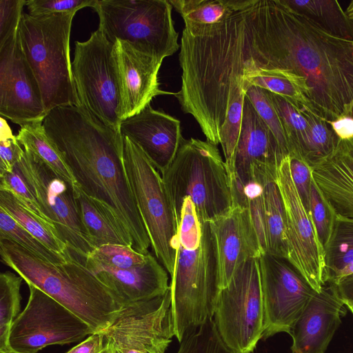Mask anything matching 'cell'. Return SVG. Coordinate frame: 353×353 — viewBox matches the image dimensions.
<instances>
[{"label":"cell","mask_w":353,"mask_h":353,"mask_svg":"<svg viewBox=\"0 0 353 353\" xmlns=\"http://www.w3.org/2000/svg\"><path fill=\"white\" fill-rule=\"evenodd\" d=\"M348 19L353 24V1H352L345 11Z\"/></svg>","instance_id":"f5cc1de1"},{"label":"cell","mask_w":353,"mask_h":353,"mask_svg":"<svg viewBox=\"0 0 353 353\" xmlns=\"http://www.w3.org/2000/svg\"><path fill=\"white\" fill-rule=\"evenodd\" d=\"M0 114L21 127L43 123L47 114L39 84L24 55L18 31L0 47Z\"/></svg>","instance_id":"e0dca14e"},{"label":"cell","mask_w":353,"mask_h":353,"mask_svg":"<svg viewBox=\"0 0 353 353\" xmlns=\"http://www.w3.org/2000/svg\"><path fill=\"white\" fill-rule=\"evenodd\" d=\"M23 280L9 271L0 274V353L12 352L9 336L12 325L20 314Z\"/></svg>","instance_id":"d6a6232c"},{"label":"cell","mask_w":353,"mask_h":353,"mask_svg":"<svg viewBox=\"0 0 353 353\" xmlns=\"http://www.w3.org/2000/svg\"><path fill=\"white\" fill-rule=\"evenodd\" d=\"M3 239L13 241L39 258L54 263L65 262L74 256L66 257L50 250L0 207V240Z\"/></svg>","instance_id":"d590c367"},{"label":"cell","mask_w":353,"mask_h":353,"mask_svg":"<svg viewBox=\"0 0 353 353\" xmlns=\"http://www.w3.org/2000/svg\"><path fill=\"white\" fill-rule=\"evenodd\" d=\"M330 124L340 139H348L353 137V119L342 117Z\"/></svg>","instance_id":"f907efd6"},{"label":"cell","mask_w":353,"mask_h":353,"mask_svg":"<svg viewBox=\"0 0 353 353\" xmlns=\"http://www.w3.org/2000/svg\"><path fill=\"white\" fill-rule=\"evenodd\" d=\"M250 85L263 88L298 106H306L310 109L309 92L305 82L288 71L256 69L243 77V91Z\"/></svg>","instance_id":"f546056e"},{"label":"cell","mask_w":353,"mask_h":353,"mask_svg":"<svg viewBox=\"0 0 353 353\" xmlns=\"http://www.w3.org/2000/svg\"><path fill=\"white\" fill-rule=\"evenodd\" d=\"M28 285V303L10 330L9 345L12 352L37 353L48 345L83 341L94 334L65 307L39 288Z\"/></svg>","instance_id":"4fadbf2b"},{"label":"cell","mask_w":353,"mask_h":353,"mask_svg":"<svg viewBox=\"0 0 353 353\" xmlns=\"http://www.w3.org/2000/svg\"><path fill=\"white\" fill-rule=\"evenodd\" d=\"M353 261V221L337 215V223L327 246L325 248V285L335 274Z\"/></svg>","instance_id":"836d02e7"},{"label":"cell","mask_w":353,"mask_h":353,"mask_svg":"<svg viewBox=\"0 0 353 353\" xmlns=\"http://www.w3.org/2000/svg\"><path fill=\"white\" fill-rule=\"evenodd\" d=\"M114 48L98 28L86 41H75L71 66L79 106L120 131L121 92Z\"/></svg>","instance_id":"30bf717a"},{"label":"cell","mask_w":353,"mask_h":353,"mask_svg":"<svg viewBox=\"0 0 353 353\" xmlns=\"http://www.w3.org/2000/svg\"><path fill=\"white\" fill-rule=\"evenodd\" d=\"M0 207L50 250L70 257L73 254L46 221L29 211L10 192L0 190Z\"/></svg>","instance_id":"f1b7e54d"},{"label":"cell","mask_w":353,"mask_h":353,"mask_svg":"<svg viewBox=\"0 0 353 353\" xmlns=\"http://www.w3.org/2000/svg\"><path fill=\"white\" fill-rule=\"evenodd\" d=\"M129 183L159 262L172 275L179 244L178 225L161 174L141 149L123 137Z\"/></svg>","instance_id":"9c48e42d"},{"label":"cell","mask_w":353,"mask_h":353,"mask_svg":"<svg viewBox=\"0 0 353 353\" xmlns=\"http://www.w3.org/2000/svg\"><path fill=\"white\" fill-rule=\"evenodd\" d=\"M26 0H0V47L17 33Z\"/></svg>","instance_id":"f6af8a7d"},{"label":"cell","mask_w":353,"mask_h":353,"mask_svg":"<svg viewBox=\"0 0 353 353\" xmlns=\"http://www.w3.org/2000/svg\"><path fill=\"white\" fill-rule=\"evenodd\" d=\"M244 92L274 136L284 157L289 156V145L285 132L268 91L255 85H250L245 89Z\"/></svg>","instance_id":"8d00e7d4"},{"label":"cell","mask_w":353,"mask_h":353,"mask_svg":"<svg viewBox=\"0 0 353 353\" xmlns=\"http://www.w3.org/2000/svg\"><path fill=\"white\" fill-rule=\"evenodd\" d=\"M345 305H346L347 309H348L353 315V303H346Z\"/></svg>","instance_id":"9f6ffc18"},{"label":"cell","mask_w":353,"mask_h":353,"mask_svg":"<svg viewBox=\"0 0 353 353\" xmlns=\"http://www.w3.org/2000/svg\"><path fill=\"white\" fill-rule=\"evenodd\" d=\"M113 346V345H112ZM113 353H121L120 352H119L117 350H116L114 347L113 349Z\"/></svg>","instance_id":"6f0895ef"},{"label":"cell","mask_w":353,"mask_h":353,"mask_svg":"<svg viewBox=\"0 0 353 353\" xmlns=\"http://www.w3.org/2000/svg\"><path fill=\"white\" fill-rule=\"evenodd\" d=\"M202 226L194 203L190 198L185 199L178 226L179 244L188 250L197 248L201 242Z\"/></svg>","instance_id":"7bdbcfd3"},{"label":"cell","mask_w":353,"mask_h":353,"mask_svg":"<svg viewBox=\"0 0 353 353\" xmlns=\"http://www.w3.org/2000/svg\"><path fill=\"white\" fill-rule=\"evenodd\" d=\"M75 14L23 13L18 28L21 48L39 84L47 114L59 106H79L70 57Z\"/></svg>","instance_id":"8992f818"},{"label":"cell","mask_w":353,"mask_h":353,"mask_svg":"<svg viewBox=\"0 0 353 353\" xmlns=\"http://www.w3.org/2000/svg\"><path fill=\"white\" fill-rule=\"evenodd\" d=\"M285 157L274 136L245 95L240 136L229 174L243 177L256 165L276 172Z\"/></svg>","instance_id":"603a6c76"},{"label":"cell","mask_w":353,"mask_h":353,"mask_svg":"<svg viewBox=\"0 0 353 353\" xmlns=\"http://www.w3.org/2000/svg\"><path fill=\"white\" fill-rule=\"evenodd\" d=\"M213 236L219 289L225 288L243 263L263 253L248 211L233 205L226 214L210 222Z\"/></svg>","instance_id":"ac0fdd59"},{"label":"cell","mask_w":353,"mask_h":353,"mask_svg":"<svg viewBox=\"0 0 353 353\" xmlns=\"http://www.w3.org/2000/svg\"><path fill=\"white\" fill-rule=\"evenodd\" d=\"M177 353H234L224 343L213 319L188 333Z\"/></svg>","instance_id":"74e56055"},{"label":"cell","mask_w":353,"mask_h":353,"mask_svg":"<svg viewBox=\"0 0 353 353\" xmlns=\"http://www.w3.org/2000/svg\"><path fill=\"white\" fill-rule=\"evenodd\" d=\"M264 196L265 252L288 260V245L285 208L276 179H270L265 183Z\"/></svg>","instance_id":"83f0119b"},{"label":"cell","mask_w":353,"mask_h":353,"mask_svg":"<svg viewBox=\"0 0 353 353\" xmlns=\"http://www.w3.org/2000/svg\"><path fill=\"white\" fill-rule=\"evenodd\" d=\"M310 213L324 250L334 234L337 214L323 196L313 178L310 196Z\"/></svg>","instance_id":"ab89813d"},{"label":"cell","mask_w":353,"mask_h":353,"mask_svg":"<svg viewBox=\"0 0 353 353\" xmlns=\"http://www.w3.org/2000/svg\"><path fill=\"white\" fill-rule=\"evenodd\" d=\"M245 10L194 32L183 29L179 63L181 90L174 92L207 141L217 145L232 99L243 91L249 55Z\"/></svg>","instance_id":"3957f363"},{"label":"cell","mask_w":353,"mask_h":353,"mask_svg":"<svg viewBox=\"0 0 353 353\" xmlns=\"http://www.w3.org/2000/svg\"><path fill=\"white\" fill-rule=\"evenodd\" d=\"M301 110L309 125L305 160L310 165L330 154L336 148L340 139L334 131L330 121L321 119L306 106L301 107Z\"/></svg>","instance_id":"e575fe53"},{"label":"cell","mask_w":353,"mask_h":353,"mask_svg":"<svg viewBox=\"0 0 353 353\" xmlns=\"http://www.w3.org/2000/svg\"><path fill=\"white\" fill-rule=\"evenodd\" d=\"M285 213L288 245V260L316 292L325 285V250L293 182L290 157L281 161L276 172Z\"/></svg>","instance_id":"2e32d148"},{"label":"cell","mask_w":353,"mask_h":353,"mask_svg":"<svg viewBox=\"0 0 353 353\" xmlns=\"http://www.w3.org/2000/svg\"><path fill=\"white\" fill-rule=\"evenodd\" d=\"M285 6L308 18L327 32L353 41V24L335 0H281Z\"/></svg>","instance_id":"4316f807"},{"label":"cell","mask_w":353,"mask_h":353,"mask_svg":"<svg viewBox=\"0 0 353 353\" xmlns=\"http://www.w3.org/2000/svg\"><path fill=\"white\" fill-rule=\"evenodd\" d=\"M349 219V218H348ZM350 220H351L352 221H353V219H349Z\"/></svg>","instance_id":"91938a15"},{"label":"cell","mask_w":353,"mask_h":353,"mask_svg":"<svg viewBox=\"0 0 353 353\" xmlns=\"http://www.w3.org/2000/svg\"><path fill=\"white\" fill-rule=\"evenodd\" d=\"M149 253L141 254L130 245L106 244L96 248L86 259L104 266L129 269L143 264Z\"/></svg>","instance_id":"60d3db41"},{"label":"cell","mask_w":353,"mask_h":353,"mask_svg":"<svg viewBox=\"0 0 353 353\" xmlns=\"http://www.w3.org/2000/svg\"><path fill=\"white\" fill-rule=\"evenodd\" d=\"M114 56L121 92L122 121L141 111L153 98L174 93L160 89L162 60L147 54L127 41L114 42Z\"/></svg>","instance_id":"d6986e66"},{"label":"cell","mask_w":353,"mask_h":353,"mask_svg":"<svg viewBox=\"0 0 353 353\" xmlns=\"http://www.w3.org/2000/svg\"><path fill=\"white\" fill-rule=\"evenodd\" d=\"M179 226L183 203L190 198L203 223L233 207L230 174L217 145L199 139H184L161 174Z\"/></svg>","instance_id":"5b68a950"},{"label":"cell","mask_w":353,"mask_h":353,"mask_svg":"<svg viewBox=\"0 0 353 353\" xmlns=\"http://www.w3.org/2000/svg\"><path fill=\"white\" fill-rule=\"evenodd\" d=\"M256 0H169L181 15L184 29L194 32L222 22L253 6Z\"/></svg>","instance_id":"484cf974"},{"label":"cell","mask_w":353,"mask_h":353,"mask_svg":"<svg viewBox=\"0 0 353 353\" xmlns=\"http://www.w3.org/2000/svg\"><path fill=\"white\" fill-rule=\"evenodd\" d=\"M310 166L315 183L337 215L353 219V137L340 139L330 154Z\"/></svg>","instance_id":"cb8c5ba5"},{"label":"cell","mask_w":353,"mask_h":353,"mask_svg":"<svg viewBox=\"0 0 353 353\" xmlns=\"http://www.w3.org/2000/svg\"><path fill=\"white\" fill-rule=\"evenodd\" d=\"M353 274V261L347 264L342 269H341L334 276L333 279L330 283L334 284L340 281L341 279Z\"/></svg>","instance_id":"816d5d0a"},{"label":"cell","mask_w":353,"mask_h":353,"mask_svg":"<svg viewBox=\"0 0 353 353\" xmlns=\"http://www.w3.org/2000/svg\"><path fill=\"white\" fill-rule=\"evenodd\" d=\"M245 93L239 92L230 102L220 134L225 162L229 173L232 170L233 160L241 128Z\"/></svg>","instance_id":"f35d334b"},{"label":"cell","mask_w":353,"mask_h":353,"mask_svg":"<svg viewBox=\"0 0 353 353\" xmlns=\"http://www.w3.org/2000/svg\"><path fill=\"white\" fill-rule=\"evenodd\" d=\"M174 336L183 337L213 319L219 292L217 263L210 222L203 223L199 245L178 244L170 284Z\"/></svg>","instance_id":"52a82bcc"},{"label":"cell","mask_w":353,"mask_h":353,"mask_svg":"<svg viewBox=\"0 0 353 353\" xmlns=\"http://www.w3.org/2000/svg\"><path fill=\"white\" fill-rule=\"evenodd\" d=\"M17 165L46 221L73 255L85 263L94 248L78 213L74 187L26 150Z\"/></svg>","instance_id":"7c38bea8"},{"label":"cell","mask_w":353,"mask_h":353,"mask_svg":"<svg viewBox=\"0 0 353 353\" xmlns=\"http://www.w3.org/2000/svg\"><path fill=\"white\" fill-rule=\"evenodd\" d=\"M0 190L12 193L26 208L46 221L17 164L12 172L0 174Z\"/></svg>","instance_id":"b9f144b4"},{"label":"cell","mask_w":353,"mask_h":353,"mask_svg":"<svg viewBox=\"0 0 353 353\" xmlns=\"http://www.w3.org/2000/svg\"><path fill=\"white\" fill-rule=\"evenodd\" d=\"M43 125L80 188L115 214L134 250L148 254L150 240L125 172L121 132L74 105L53 108Z\"/></svg>","instance_id":"7a4b0ae2"},{"label":"cell","mask_w":353,"mask_h":353,"mask_svg":"<svg viewBox=\"0 0 353 353\" xmlns=\"http://www.w3.org/2000/svg\"><path fill=\"white\" fill-rule=\"evenodd\" d=\"M259 261L264 305L263 339L289 334L316 292L286 259L265 252Z\"/></svg>","instance_id":"9a60e30c"},{"label":"cell","mask_w":353,"mask_h":353,"mask_svg":"<svg viewBox=\"0 0 353 353\" xmlns=\"http://www.w3.org/2000/svg\"><path fill=\"white\" fill-rule=\"evenodd\" d=\"M113 346L110 343H106L103 350L99 353H113Z\"/></svg>","instance_id":"db71d44e"},{"label":"cell","mask_w":353,"mask_h":353,"mask_svg":"<svg viewBox=\"0 0 353 353\" xmlns=\"http://www.w3.org/2000/svg\"><path fill=\"white\" fill-rule=\"evenodd\" d=\"M268 94L283 125L289 156H298L305 160L309 125L301 107L280 95L269 91Z\"/></svg>","instance_id":"1f68e13d"},{"label":"cell","mask_w":353,"mask_h":353,"mask_svg":"<svg viewBox=\"0 0 353 353\" xmlns=\"http://www.w3.org/2000/svg\"><path fill=\"white\" fill-rule=\"evenodd\" d=\"M170 289L153 299L123 306L102 333L121 353H165L174 336Z\"/></svg>","instance_id":"5bb4252c"},{"label":"cell","mask_w":353,"mask_h":353,"mask_svg":"<svg viewBox=\"0 0 353 353\" xmlns=\"http://www.w3.org/2000/svg\"><path fill=\"white\" fill-rule=\"evenodd\" d=\"M8 353H17V352H8Z\"/></svg>","instance_id":"680465c9"},{"label":"cell","mask_w":353,"mask_h":353,"mask_svg":"<svg viewBox=\"0 0 353 353\" xmlns=\"http://www.w3.org/2000/svg\"><path fill=\"white\" fill-rule=\"evenodd\" d=\"M2 262L26 281L56 300L103 332L123 307L116 295L88 268L72 256L60 263L45 261L9 240H0Z\"/></svg>","instance_id":"277c9868"},{"label":"cell","mask_w":353,"mask_h":353,"mask_svg":"<svg viewBox=\"0 0 353 353\" xmlns=\"http://www.w3.org/2000/svg\"><path fill=\"white\" fill-rule=\"evenodd\" d=\"M254 70L288 71L305 82L310 109L323 119L345 117L353 99V41L335 37L281 0L246 10Z\"/></svg>","instance_id":"6da1fadb"},{"label":"cell","mask_w":353,"mask_h":353,"mask_svg":"<svg viewBox=\"0 0 353 353\" xmlns=\"http://www.w3.org/2000/svg\"><path fill=\"white\" fill-rule=\"evenodd\" d=\"M331 285L345 304L353 303V274L344 277Z\"/></svg>","instance_id":"681fc988"},{"label":"cell","mask_w":353,"mask_h":353,"mask_svg":"<svg viewBox=\"0 0 353 353\" xmlns=\"http://www.w3.org/2000/svg\"><path fill=\"white\" fill-rule=\"evenodd\" d=\"M120 131L143 152L161 174L170 165L184 141L181 122L150 104L123 120Z\"/></svg>","instance_id":"ffe728a7"},{"label":"cell","mask_w":353,"mask_h":353,"mask_svg":"<svg viewBox=\"0 0 353 353\" xmlns=\"http://www.w3.org/2000/svg\"><path fill=\"white\" fill-rule=\"evenodd\" d=\"M291 176L300 199L310 212V196L312 182V170L309 163L301 157L289 156Z\"/></svg>","instance_id":"7dc6e473"},{"label":"cell","mask_w":353,"mask_h":353,"mask_svg":"<svg viewBox=\"0 0 353 353\" xmlns=\"http://www.w3.org/2000/svg\"><path fill=\"white\" fill-rule=\"evenodd\" d=\"M97 1L98 0H28L26 6L30 14L41 15L77 12L86 7L94 8Z\"/></svg>","instance_id":"bcb514c9"},{"label":"cell","mask_w":353,"mask_h":353,"mask_svg":"<svg viewBox=\"0 0 353 353\" xmlns=\"http://www.w3.org/2000/svg\"><path fill=\"white\" fill-rule=\"evenodd\" d=\"M21 145L6 121L1 117L0 174L12 172L24 153Z\"/></svg>","instance_id":"ee69618b"},{"label":"cell","mask_w":353,"mask_h":353,"mask_svg":"<svg viewBox=\"0 0 353 353\" xmlns=\"http://www.w3.org/2000/svg\"><path fill=\"white\" fill-rule=\"evenodd\" d=\"M74 192L81 221L94 249L106 244L132 247L129 233L107 206L88 196L78 185Z\"/></svg>","instance_id":"d4e9b609"},{"label":"cell","mask_w":353,"mask_h":353,"mask_svg":"<svg viewBox=\"0 0 353 353\" xmlns=\"http://www.w3.org/2000/svg\"><path fill=\"white\" fill-rule=\"evenodd\" d=\"M85 265L123 306L161 296L170 289L167 270L150 253L143 264L129 269L101 265L89 259Z\"/></svg>","instance_id":"7402d4cb"},{"label":"cell","mask_w":353,"mask_h":353,"mask_svg":"<svg viewBox=\"0 0 353 353\" xmlns=\"http://www.w3.org/2000/svg\"><path fill=\"white\" fill-rule=\"evenodd\" d=\"M346 308L333 287L325 284L309 301L289 333L292 353H325Z\"/></svg>","instance_id":"44dd1931"},{"label":"cell","mask_w":353,"mask_h":353,"mask_svg":"<svg viewBox=\"0 0 353 353\" xmlns=\"http://www.w3.org/2000/svg\"><path fill=\"white\" fill-rule=\"evenodd\" d=\"M16 137L24 150L39 157L72 185H77L68 166L48 139L43 123H34L21 126Z\"/></svg>","instance_id":"4dcf8cb0"},{"label":"cell","mask_w":353,"mask_h":353,"mask_svg":"<svg viewBox=\"0 0 353 353\" xmlns=\"http://www.w3.org/2000/svg\"><path fill=\"white\" fill-rule=\"evenodd\" d=\"M105 336L102 332H97L88 336L77 345L66 353H99L104 348Z\"/></svg>","instance_id":"c3c4849f"},{"label":"cell","mask_w":353,"mask_h":353,"mask_svg":"<svg viewBox=\"0 0 353 353\" xmlns=\"http://www.w3.org/2000/svg\"><path fill=\"white\" fill-rule=\"evenodd\" d=\"M93 9L99 18L98 28L113 43L127 41L162 61L180 48L169 1L98 0Z\"/></svg>","instance_id":"ba28073f"},{"label":"cell","mask_w":353,"mask_h":353,"mask_svg":"<svg viewBox=\"0 0 353 353\" xmlns=\"http://www.w3.org/2000/svg\"><path fill=\"white\" fill-rule=\"evenodd\" d=\"M345 117H348L353 119V99L349 106V108H348Z\"/></svg>","instance_id":"11a10c76"},{"label":"cell","mask_w":353,"mask_h":353,"mask_svg":"<svg viewBox=\"0 0 353 353\" xmlns=\"http://www.w3.org/2000/svg\"><path fill=\"white\" fill-rule=\"evenodd\" d=\"M218 332L234 353H252L264 332V305L259 259L240 265L220 290L213 316Z\"/></svg>","instance_id":"8fae6325"}]
</instances>
